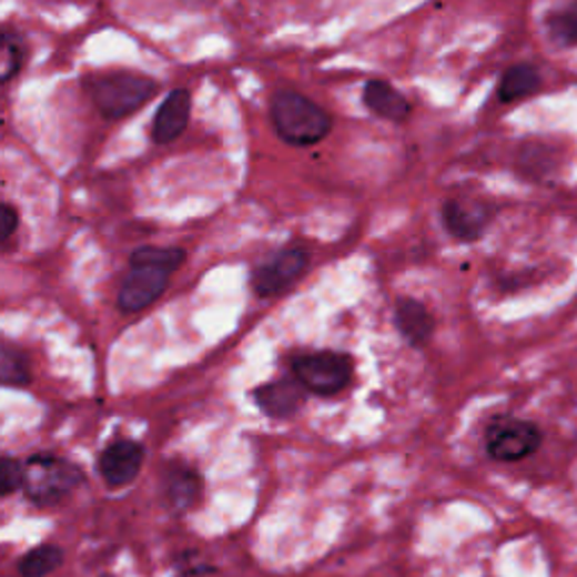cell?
I'll return each instance as SVG.
<instances>
[{"label": "cell", "instance_id": "12", "mask_svg": "<svg viewBox=\"0 0 577 577\" xmlns=\"http://www.w3.org/2000/svg\"><path fill=\"white\" fill-rule=\"evenodd\" d=\"M163 485H165V498L176 513L190 510L201 498V489H203L201 476L188 465H170L165 469Z\"/></svg>", "mask_w": 577, "mask_h": 577}, {"label": "cell", "instance_id": "16", "mask_svg": "<svg viewBox=\"0 0 577 577\" xmlns=\"http://www.w3.org/2000/svg\"><path fill=\"white\" fill-rule=\"evenodd\" d=\"M63 564V550L54 544H41L26 553L19 561L23 577H48Z\"/></svg>", "mask_w": 577, "mask_h": 577}, {"label": "cell", "instance_id": "14", "mask_svg": "<svg viewBox=\"0 0 577 577\" xmlns=\"http://www.w3.org/2000/svg\"><path fill=\"white\" fill-rule=\"evenodd\" d=\"M364 104L371 113L388 122H404L413 111L411 102L384 80H371L364 87Z\"/></svg>", "mask_w": 577, "mask_h": 577}, {"label": "cell", "instance_id": "6", "mask_svg": "<svg viewBox=\"0 0 577 577\" xmlns=\"http://www.w3.org/2000/svg\"><path fill=\"white\" fill-rule=\"evenodd\" d=\"M541 445V431L537 424L519 417L503 415L487 424L485 447L498 463H517L533 456Z\"/></svg>", "mask_w": 577, "mask_h": 577}, {"label": "cell", "instance_id": "10", "mask_svg": "<svg viewBox=\"0 0 577 577\" xmlns=\"http://www.w3.org/2000/svg\"><path fill=\"white\" fill-rule=\"evenodd\" d=\"M142 460H144V449L138 443L118 441L102 452L100 474L109 487H122L140 474Z\"/></svg>", "mask_w": 577, "mask_h": 577}, {"label": "cell", "instance_id": "11", "mask_svg": "<svg viewBox=\"0 0 577 577\" xmlns=\"http://www.w3.org/2000/svg\"><path fill=\"white\" fill-rule=\"evenodd\" d=\"M190 109H192V98L185 89H174L168 93L163 104L159 107L152 124V138L159 144H168L176 140L190 120Z\"/></svg>", "mask_w": 577, "mask_h": 577}, {"label": "cell", "instance_id": "2", "mask_svg": "<svg viewBox=\"0 0 577 577\" xmlns=\"http://www.w3.org/2000/svg\"><path fill=\"white\" fill-rule=\"evenodd\" d=\"M271 122L275 133L294 148H312L330 129V113L296 91H277L271 98Z\"/></svg>", "mask_w": 577, "mask_h": 577}, {"label": "cell", "instance_id": "17", "mask_svg": "<svg viewBox=\"0 0 577 577\" xmlns=\"http://www.w3.org/2000/svg\"><path fill=\"white\" fill-rule=\"evenodd\" d=\"M32 379L28 356L12 345H6L0 352V382L6 388H23Z\"/></svg>", "mask_w": 577, "mask_h": 577}, {"label": "cell", "instance_id": "3", "mask_svg": "<svg viewBox=\"0 0 577 577\" xmlns=\"http://www.w3.org/2000/svg\"><path fill=\"white\" fill-rule=\"evenodd\" d=\"M159 91L150 78L133 72H107L89 80V95L107 120H122L148 104Z\"/></svg>", "mask_w": 577, "mask_h": 577}, {"label": "cell", "instance_id": "13", "mask_svg": "<svg viewBox=\"0 0 577 577\" xmlns=\"http://www.w3.org/2000/svg\"><path fill=\"white\" fill-rule=\"evenodd\" d=\"M395 325L413 347L426 345L433 336V330H436V321H433L428 310L413 298L397 301Z\"/></svg>", "mask_w": 577, "mask_h": 577}, {"label": "cell", "instance_id": "21", "mask_svg": "<svg viewBox=\"0 0 577 577\" xmlns=\"http://www.w3.org/2000/svg\"><path fill=\"white\" fill-rule=\"evenodd\" d=\"M19 229V212L14 210V205L6 203L3 205V242H10L12 235Z\"/></svg>", "mask_w": 577, "mask_h": 577}, {"label": "cell", "instance_id": "19", "mask_svg": "<svg viewBox=\"0 0 577 577\" xmlns=\"http://www.w3.org/2000/svg\"><path fill=\"white\" fill-rule=\"evenodd\" d=\"M26 59V48L19 34H6L3 37V84L12 82L23 65Z\"/></svg>", "mask_w": 577, "mask_h": 577}, {"label": "cell", "instance_id": "22", "mask_svg": "<svg viewBox=\"0 0 577 577\" xmlns=\"http://www.w3.org/2000/svg\"><path fill=\"white\" fill-rule=\"evenodd\" d=\"M102 577H111V575H102Z\"/></svg>", "mask_w": 577, "mask_h": 577}, {"label": "cell", "instance_id": "20", "mask_svg": "<svg viewBox=\"0 0 577 577\" xmlns=\"http://www.w3.org/2000/svg\"><path fill=\"white\" fill-rule=\"evenodd\" d=\"M23 476H26V463H19L17 458L6 456L0 463V494L10 496L17 489H23Z\"/></svg>", "mask_w": 577, "mask_h": 577}, {"label": "cell", "instance_id": "15", "mask_svg": "<svg viewBox=\"0 0 577 577\" xmlns=\"http://www.w3.org/2000/svg\"><path fill=\"white\" fill-rule=\"evenodd\" d=\"M539 87H541L539 70L530 63H517L503 72L500 84H498V100L505 104L519 102V100L537 93Z\"/></svg>", "mask_w": 577, "mask_h": 577}, {"label": "cell", "instance_id": "9", "mask_svg": "<svg viewBox=\"0 0 577 577\" xmlns=\"http://www.w3.org/2000/svg\"><path fill=\"white\" fill-rule=\"evenodd\" d=\"M307 388L298 379H277L255 388L253 399L260 411L275 419H286L301 411Z\"/></svg>", "mask_w": 577, "mask_h": 577}, {"label": "cell", "instance_id": "18", "mask_svg": "<svg viewBox=\"0 0 577 577\" xmlns=\"http://www.w3.org/2000/svg\"><path fill=\"white\" fill-rule=\"evenodd\" d=\"M553 41L561 45H577V0L566 8H559L546 19Z\"/></svg>", "mask_w": 577, "mask_h": 577}, {"label": "cell", "instance_id": "1", "mask_svg": "<svg viewBox=\"0 0 577 577\" xmlns=\"http://www.w3.org/2000/svg\"><path fill=\"white\" fill-rule=\"evenodd\" d=\"M183 260L185 251L181 249L142 246L133 251L129 260V273L124 275L118 294V307L124 314H135L156 303Z\"/></svg>", "mask_w": 577, "mask_h": 577}, {"label": "cell", "instance_id": "8", "mask_svg": "<svg viewBox=\"0 0 577 577\" xmlns=\"http://www.w3.org/2000/svg\"><path fill=\"white\" fill-rule=\"evenodd\" d=\"M492 220L485 203L474 199H449L443 207V222L447 231L460 242L478 240Z\"/></svg>", "mask_w": 577, "mask_h": 577}, {"label": "cell", "instance_id": "7", "mask_svg": "<svg viewBox=\"0 0 577 577\" xmlns=\"http://www.w3.org/2000/svg\"><path fill=\"white\" fill-rule=\"evenodd\" d=\"M305 249H284L253 271V288L260 298H273L292 286L307 269Z\"/></svg>", "mask_w": 577, "mask_h": 577}, {"label": "cell", "instance_id": "5", "mask_svg": "<svg viewBox=\"0 0 577 577\" xmlns=\"http://www.w3.org/2000/svg\"><path fill=\"white\" fill-rule=\"evenodd\" d=\"M294 377L318 397H332L352 382V358L341 352H312L292 361Z\"/></svg>", "mask_w": 577, "mask_h": 577}, {"label": "cell", "instance_id": "4", "mask_svg": "<svg viewBox=\"0 0 577 577\" xmlns=\"http://www.w3.org/2000/svg\"><path fill=\"white\" fill-rule=\"evenodd\" d=\"M82 480V469L59 456L37 454L26 460L23 492L39 508L63 500Z\"/></svg>", "mask_w": 577, "mask_h": 577}]
</instances>
